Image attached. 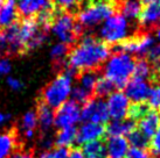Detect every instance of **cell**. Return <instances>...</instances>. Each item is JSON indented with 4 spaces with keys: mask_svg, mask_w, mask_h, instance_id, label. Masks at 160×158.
I'll return each mask as SVG.
<instances>
[{
    "mask_svg": "<svg viewBox=\"0 0 160 158\" xmlns=\"http://www.w3.org/2000/svg\"><path fill=\"white\" fill-rule=\"evenodd\" d=\"M68 158H84L82 155L80 148H76V146H71L70 151H69V157Z\"/></svg>",
    "mask_w": 160,
    "mask_h": 158,
    "instance_id": "cell-38",
    "label": "cell"
},
{
    "mask_svg": "<svg viewBox=\"0 0 160 158\" xmlns=\"http://www.w3.org/2000/svg\"><path fill=\"white\" fill-rule=\"evenodd\" d=\"M116 12V6L113 4H108L103 1H81V9L76 19L81 27L92 28L98 23L107 20L109 16L113 15Z\"/></svg>",
    "mask_w": 160,
    "mask_h": 158,
    "instance_id": "cell-4",
    "label": "cell"
},
{
    "mask_svg": "<svg viewBox=\"0 0 160 158\" xmlns=\"http://www.w3.org/2000/svg\"><path fill=\"white\" fill-rule=\"evenodd\" d=\"M11 71V64L7 59H1L0 61V73L6 75Z\"/></svg>",
    "mask_w": 160,
    "mask_h": 158,
    "instance_id": "cell-37",
    "label": "cell"
},
{
    "mask_svg": "<svg viewBox=\"0 0 160 158\" xmlns=\"http://www.w3.org/2000/svg\"><path fill=\"white\" fill-rule=\"evenodd\" d=\"M71 92V77L66 72H58L55 78L41 90L39 100L52 109L58 108Z\"/></svg>",
    "mask_w": 160,
    "mask_h": 158,
    "instance_id": "cell-3",
    "label": "cell"
},
{
    "mask_svg": "<svg viewBox=\"0 0 160 158\" xmlns=\"http://www.w3.org/2000/svg\"><path fill=\"white\" fill-rule=\"evenodd\" d=\"M111 53L110 44L91 35H82L71 48L67 57V66L76 72L99 70Z\"/></svg>",
    "mask_w": 160,
    "mask_h": 158,
    "instance_id": "cell-1",
    "label": "cell"
},
{
    "mask_svg": "<svg viewBox=\"0 0 160 158\" xmlns=\"http://www.w3.org/2000/svg\"><path fill=\"white\" fill-rule=\"evenodd\" d=\"M159 126H160V115H159V112H157V109H154V108H152L150 110V113L138 122V129L145 136L148 137L150 140L156 134L157 129L159 128Z\"/></svg>",
    "mask_w": 160,
    "mask_h": 158,
    "instance_id": "cell-19",
    "label": "cell"
},
{
    "mask_svg": "<svg viewBox=\"0 0 160 158\" xmlns=\"http://www.w3.org/2000/svg\"><path fill=\"white\" fill-rule=\"evenodd\" d=\"M71 94V100L75 101L76 104L78 105H84L87 101H89L91 98H93V94L89 91H87L85 88L77 86L72 90V92H70Z\"/></svg>",
    "mask_w": 160,
    "mask_h": 158,
    "instance_id": "cell-29",
    "label": "cell"
},
{
    "mask_svg": "<svg viewBox=\"0 0 160 158\" xmlns=\"http://www.w3.org/2000/svg\"><path fill=\"white\" fill-rule=\"evenodd\" d=\"M50 29L58 36L61 43L74 47L83 35V28L78 23L75 15L56 11Z\"/></svg>",
    "mask_w": 160,
    "mask_h": 158,
    "instance_id": "cell-5",
    "label": "cell"
},
{
    "mask_svg": "<svg viewBox=\"0 0 160 158\" xmlns=\"http://www.w3.org/2000/svg\"><path fill=\"white\" fill-rule=\"evenodd\" d=\"M4 2H5V0H0V8L2 7V5H4Z\"/></svg>",
    "mask_w": 160,
    "mask_h": 158,
    "instance_id": "cell-41",
    "label": "cell"
},
{
    "mask_svg": "<svg viewBox=\"0 0 160 158\" xmlns=\"http://www.w3.org/2000/svg\"><path fill=\"white\" fill-rule=\"evenodd\" d=\"M159 84H160V77H159V81H158V86H159Z\"/></svg>",
    "mask_w": 160,
    "mask_h": 158,
    "instance_id": "cell-42",
    "label": "cell"
},
{
    "mask_svg": "<svg viewBox=\"0 0 160 158\" xmlns=\"http://www.w3.org/2000/svg\"><path fill=\"white\" fill-rule=\"evenodd\" d=\"M69 148H63V146H56L43 151L40 155L39 158H68L69 157Z\"/></svg>",
    "mask_w": 160,
    "mask_h": 158,
    "instance_id": "cell-30",
    "label": "cell"
},
{
    "mask_svg": "<svg viewBox=\"0 0 160 158\" xmlns=\"http://www.w3.org/2000/svg\"><path fill=\"white\" fill-rule=\"evenodd\" d=\"M109 112L105 101L101 98L93 97L89 101H87L83 108L81 110L80 120L83 121H89V122L101 123V124H107L109 121Z\"/></svg>",
    "mask_w": 160,
    "mask_h": 158,
    "instance_id": "cell-8",
    "label": "cell"
},
{
    "mask_svg": "<svg viewBox=\"0 0 160 158\" xmlns=\"http://www.w3.org/2000/svg\"><path fill=\"white\" fill-rule=\"evenodd\" d=\"M139 29L151 31L160 26V0H153L145 5H142L139 14Z\"/></svg>",
    "mask_w": 160,
    "mask_h": 158,
    "instance_id": "cell-10",
    "label": "cell"
},
{
    "mask_svg": "<svg viewBox=\"0 0 160 158\" xmlns=\"http://www.w3.org/2000/svg\"><path fill=\"white\" fill-rule=\"evenodd\" d=\"M53 6L50 0H19L17 5L19 18H33Z\"/></svg>",
    "mask_w": 160,
    "mask_h": 158,
    "instance_id": "cell-15",
    "label": "cell"
},
{
    "mask_svg": "<svg viewBox=\"0 0 160 158\" xmlns=\"http://www.w3.org/2000/svg\"><path fill=\"white\" fill-rule=\"evenodd\" d=\"M107 107L110 118H112L115 121L123 120L126 116L129 99L123 92H112L109 95Z\"/></svg>",
    "mask_w": 160,
    "mask_h": 158,
    "instance_id": "cell-12",
    "label": "cell"
},
{
    "mask_svg": "<svg viewBox=\"0 0 160 158\" xmlns=\"http://www.w3.org/2000/svg\"><path fill=\"white\" fill-rule=\"evenodd\" d=\"M148 151H150L152 158H157L160 156V126L157 129L156 134L152 136V141H150Z\"/></svg>",
    "mask_w": 160,
    "mask_h": 158,
    "instance_id": "cell-31",
    "label": "cell"
},
{
    "mask_svg": "<svg viewBox=\"0 0 160 158\" xmlns=\"http://www.w3.org/2000/svg\"><path fill=\"white\" fill-rule=\"evenodd\" d=\"M159 115H160V112H159Z\"/></svg>",
    "mask_w": 160,
    "mask_h": 158,
    "instance_id": "cell-43",
    "label": "cell"
},
{
    "mask_svg": "<svg viewBox=\"0 0 160 158\" xmlns=\"http://www.w3.org/2000/svg\"><path fill=\"white\" fill-rule=\"evenodd\" d=\"M105 129L110 136H124L136 129V123L130 120H118L112 123H107Z\"/></svg>",
    "mask_w": 160,
    "mask_h": 158,
    "instance_id": "cell-21",
    "label": "cell"
},
{
    "mask_svg": "<svg viewBox=\"0 0 160 158\" xmlns=\"http://www.w3.org/2000/svg\"><path fill=\"white\" fill-rule=\"evenodd\" d=\"M36 118H38V123L40 126L41 135L43 136H48V132L54 124V112L53 109L45 105L42 101H38L36 105Z\"/></svg>",
    "mask_w": 160,
    "mask_h": 158,
    "instance_id": "cell-16",
    "label": "cell"
},
{
    "mask_svg": "<svg viewBox=\"0 0 160 158\" xmlns=\"http://www.w3.org/2000/svg\"><path fill=\"white\" fill-rule=\"evenodd\" d=\"M129 23L128 20L119 13H115L111 18H108L101 29V39L108 44H115L122 40L129 37Z\"/></svg>",
    "mask_w": 160,
    "mask_h": 158,
    "instance_id": "cell-7",
    "label": "cell"
},
{
    "mask_svg": "<svg viewBox=\"0 0 160 158\" xmlns=\"http://www.w3.org/2000/svg\"><path fill=\"white\" fill-rule=\"evenodd\" d=\"M124 158H152V156L148 150L139 149V148L132 146V149L128 150Z\"/></svg>",
    "mask_w": 160,
    "mask_h": 158,
    "instance_id": "cell-32",
    "label": "cell"
},
{
    "mask_svg": "<svg viewBox=\"0 0 160 158\" xmlns=\"http://www.w3.org/2000/svg\"><path fill=\"white\" fill-rule=\"evenodd\" d=\"M152 107L147 101H140V102H132L129 104L128 112H126V118L128 120L132 121L134 123H138L142 118L146 116Z\"/></svg>",
    "mask_w": 160,
    "mask_h": 158,
    "instance_id": "cell-22",
    "label": "cell"
},
{
    "mask_svg": "<svg viewBox=\"0 0 160 158\" xmlns=\"http://www.w3.org/2000/svg\"><path fill=\"white\" fill-rule=\"evenodd\" d=\"M154 33H156V37H157V40H159L160 41V26H158L156 28V29H154Z\"/></svg>",
    "mask_w": 160,
    "mask_h": 158,
    "instance_id": "cell-40",
    "label": "cell"
},
{
    "mask_svg": "<svg viewBox=\"0 0 160 158\" xmlns=\"http://www.w3.org/2000/svg\"><path fill=\"white\" fill-rule=\"evenodd\" d=\"M82 0H50L53 7L58 12H66L72 15H77L81 9Z\"/></svg>",
    "mask_w": 160,
    "mask_h": 158,
    "instance_id": "cell-25",
    "label": "cell"
},
{
    "mask_svg": "<svg viewBox=\"0 0 160 158\" xmlns=\"http://www.w3.org/2000/svg\"><path fill=\"white\" fill-rule=\"evenodd\" d=\"M11 158H35L34 149L33 148H26V145L18 148L15 151H13Z\"/></svg>",
    "mask_w": 160,
    "mask_h": 158,
    "instance_id": "cell-33",
    "label": "cell"
},
{
    "mask_svg": "<svg viewBox=\"0 0 160 158\" xmlns=\"http://www.w3.org/2000/svg\"><path fill=\"white\" fill-rule=\"evenodd\" d=\"M7 83H8L9 86L13 88V90H15V91L23 87V84L21 83L20 80H18V79H15V78H8L7 79Z\"/></svg>",
    "mask_w": 160,
    "mask_h": 158,
    "instance_id": "cell-36",
    "label": "cell"
},
{
    "mask_svg": "<svg viewBox=\"0 0 160 158\" xmlns=\"http://www.w3.org/2000/svg\"><path fill=\"white\" fill-rule=\"evenodd\" d=\"M81 151L84 158H108L105 137L84 143Z\"/></svg>",
    "mask_w": 160,
    "mask_h": 158,
    "instance_id": "cell-20",
    "label": "cell"
},
{
    "mask_svg": "<svg viewBox=\"0 0 160 158\" xmlns=\"http://www.w3.org/2000/svg\"><path fill=\"white\" fill-rule=\"evenodd\" d=\"M80 105L72 100L66 101L56 108V113L54 114V126L58 129L74 127V124L80 121Z\"/></svg>",
    "mask_w": 160,
    "mask_h": 158,
    "instance_id": "cell-9",
    "label": "cell"
},
{
    "mask_svg": "<svg viewBox=\"0 0 160 158\" xmlns=\"http://www.w3.org/2000/svg\"><path fill=\"white\" fill-rule=\"evenodd\" d=\"M107 141L108 158H124L129 150V142L124 136H110Z\"/></svg>",
    "mask_w": 160,
    "mask_h": 158,
    "instance_id": "cell-18",
    "label": "cell"
},
{
    "mask_svg": "<svg viewBox=\"0 0 160 158\" xmlns=\"http://www.w3.org/2000/svg\"><path fill=\"white\" fill-rule=\"evenodd\" d=\"M150 106L154 109H158L160 108V86H154L152 87L151 90V94H150V98H148V101H147Z\"/></svg>",
    "mask_w": 160,
    "mask_h": 158,
    "instance_id": "cell-34",
    "label": "cell"
},
{
    "mask_svg": "<svg viewBox=\"0 0 160 158\" xmlns=\"http://www.w3.org/2000/svg\"><path fill=\"white\" fill-rule=\"evenodd\" d=\"M18 20H20V18L17 11L15 0H5L2 7L0 8V30H5Z\"/></svg>",
    "mask_w": 160,
    "mask_h": 158,
    "instance_id": "cell-17",
    "label": "cell"
},
{
    "mask_svg": "<svg viewBox=\"0 0 160 158\" xmlns=\"http://www.w3.org/2000/svg\"><path fill=\"white\" fill-rule=\"evenodd\" d=\"M107 135V129L104 124L95 122H87L82 124L80 129L77 130L76 135V142L78 144H84L88 142L99 138H104Z\"/></svg>",
    "mask_w": 160,
    "mask_h": 158,
    "instance_id": "cell-13",
    "label": "cell"
},
{
    "mask_svg": "<svg viewBox=\"0 0 160 158\" xmlns=\"http://www.w3.org/2000/svg\"><path fill=\"white\" fill-rule=\"evenodd\" d=\"M115 88H116L115 85H113L110 80H108L104 76H101V77L97 79L96 85H95V87H93V97L103 99V98L110 95V94L113 92Z\"/></svg>",
    "mask_w": 160,
    "mask_h": 158,
    "instance_id": "cell-27",
    "label": "cell"
},
{
    "mask_svg": "<svg viewBox=\"0 0 160 158\" xmlns=\"http://www.w3.org/2000/svg\"><path fill=\"white\" fill-rule=\"evenodd\" d=\"M49 29L39 23L35 16L19 20V33L22 44V53L26 55L29 51L40 47L48 36Z\"/></svg>",
    "mask_w": 160,
    "mask_h": 158,
    "instance_id": "cell-6",
    "label": "cell"
},
{
    "mask_svg": "<svg viewBox=\"0 0 160 158\" xmlns=\"http://www.w3.org/2000/svg\"><path fill=\"white\" fill-rule=\"evenodd\" d=\"M152 78V67L150 63L145 57H136V64H134L133 73L131 79L134 80H142L150 84ZM151 85V84H150Z\"/></svg>",
    "mask_w": 160,
    "mask_h": 158,
    "instance_id": "cell-23",
    "label": "cell"
},
{
    "mask_svg": "<svg viewBox=\"0 0 160 158\" xmlns=\"http://www.w3.org/2000/svg\"><path fill=\"white\" fill-rule=\"evenodd\" d=\"M129 138H128V142L130 144L132 145L133 148H139V149H145L148 150V146H150V138L146 137L144 134H142L139 129H134L132 132H130Z\"/></svg>",
    "mask_w": 160,
    "mask_h": 158,
    "instance_id": "cell-28",
    "label": "cell"
},
{
    "mask_svg": "<svg viewBox=\"0 0 160 158\" xmlns=\"http://www.w3.org/2000/svg\"><path fill=\"white\" fill-rule=\"evenodd\" d=\"M136 57L129 53H117L102 69L104 77L110 80L116 88H124L132 77Z\"/></svg>",
    "mask_w": 160,
    "mask_h": 158,
    "instance_id": "cell-2",
    "label": "cell"
},
{
    "mask_svg": "<svg viewBox=\"0 0 160 158\" xmlns=\"http://www.w3.org/2000/svg\"><path fill=\"white\" fill-rule=\"evenodd\" d=\"M76 135H77V129L75 127L58 129L54 138V144L56 146H63V148L74 146V142H76Z\"/></svg>",
    "mask_w": 160,
    "mask_h": 158,
    "instance_id": "cell-24",
    "label": "cell"
},
{
    "mask_svg": "<svg viewBox=\"0 0 160 158\" xmlns=\"http://www.w3.org/2000/svg\"><path fill=\"white\" fill-rule=\"evenodd\" d=\"M25 146L22 135L17 126H13L6 132L0 134V158H7L13 151Z\"/></svg>",
    "mask_w": 160,
    "mask_h": 158,
    "instance_id": "cell-11",
    "label": "cell"
},
{
    "mask_svg": "<svg viewBox=\"0 0 160 158\" xmlns=\"http://www.w3.org/2000/svg\"><path fill=\"white\" fill-rule=\"evenodd\" d=\"M125 95L128 99L132 100L133 102H140V101H147L151 94L152 86L147 81L142 80H134L131 79L125 86Z\"/></svg>",
    "mask_w": 160,
    "mask_h": 158,
    "instance_id": "cell-14",
    "label": "cell"
},
{
    "mask_svg": "<svg viewBox=\"0 0 160 158\" xmlns=\"http://www.w3.org/2000/svg\"><path fill=\"white\" fill-rule=\"evenodd\" d=\"M22 130H23V140H31L34 136L35 128L38 127V118L34 110H29L22 118Z\"/></svg>",
    "mask_w": 160,
    "mask_h": 158,
    "instance_id": "cell-26",
    "label": "cell"
},
{
    "mask_svg": "<svg viewBox=\"0 0 160 158\" xmlns=\"http://www.w3.org/2000/svg\"><path fill=\"white\" fill-rule=\"evenodd\" d=\"M0 56L7 57V44L2 30H0Z\"/></svg>",
    "mask_w": 160,
    "mask_h": 158,
    "instance_id": "cell-35",
    "label": "cell"
},
{
    "mask_svg": "<svg viewBox=\"0 0 160 158\" xmlns=\"http://www.w3.org/2000/svg\"><path fill=\"white\" fill-rule=\"evenodd\" d=\"M8 118H11V114H5V113H0V124L5 121H7Z\"/></svg>",
    "mask_w": 160,
    "mask_h": 158,
    "instance_id": "cell-39",
    "label": "cell"
}]
</instances>
